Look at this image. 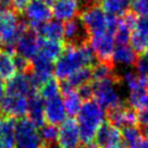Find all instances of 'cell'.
<instances>
[{"label":"cell","instance_id":"6","mask_svg":"<svg viewBox=\"0 0 148 148\" xmlns=\"http://www.w3.org/2000/svg\"><path fill=\"white\" fill-rule=\"evenodd\" d=\"M42 38L32 28L27 27L20 35L14 49L16 55L28 61H32L39 52Z\"/></svg>","mask_w":148,"mask_h":148},{"label":"cell","instance_id":"9","mask_svg":"<svg viewBox=\"0 0 148 148\" xmlns=\"http://www.w3.org/2000/svg\"><path fill=\"white\" fill-rule=\"evenodd\" d=\"M24 14L27 20L28 27L32 28L33 31L36 32L38 28L42 26V24L50 21V18L52 15L51 9L49 5L40 2L38 0H33L31 1L26 8L24 9Z\"/></svg>","mask_w":148,"mask_h":148},{"label":"cell","instance_id":"38","mask_svg":"<svg viewBox=\"0 0 148 148\" xmlns=\"http://www.w3.org/2000/svg\"><path fill=\"white\" fill-rule=\"evenodd\" d=\"M130 148H148V137L147 136L142 137L137 143Z\"/></svg>","mask_w":148,"mask_h":148},{"label":"cell","instance_id":"4","mask_svg":"<svg viewBox=\"0 0 148 148\" xmlns=\"http://www.w3.org/2000/svg\"><path fill=\"white\" fill-rule=\"evenodd\" d=\"M90 84L92 88V97H95V101L103 109L110 111L124 106L118 90L119 77L116 76L103 81H92Z\"/></svg>","mask_w":148,"mask_h":148},{"label":"cell","instance_id":"35","mask_svg":"<svg viewBox=\"0 0 148 148\" xmlns=\"http://www.w3.org/2000/svg\"><path fill=\"white\" fill-rule=\"evenodd\" d=\"M136 68L137 72L142 74H147L148 75V49L143 53V56L139 58L136 62Z\"/></svg>","mask_w":148,"mask_h":148},{"label":"cell","instance_id":"41","mask_svg":"<svg viewBox=\"0 0 148 148\" xmlns=\"http://www.w3.org/2000/svg\"><path fill=\"white\" fill-rule=\"evenodd\" d=\"M38 1H40V2H44V3H46V5H52L53 2H55L56 0H38Z\"/></svg>","mask_w":148,"mask_h":148},{"label":"cell","instance_id":"11","mask_svg":"<svg viewBox=\"0 0 148 148\" xmlns=\"http://www.w3.org/2000/svg\"><path fill=\"white\" fill-rule=\"evenodd\" d=\"M37 88L34 86L28 73H18L8 81L5 85L7 95H15L28 98L36 94Z\"/></svg>","mask_w":148,"mask_h":148},{"label":"cell","instance_id":"19","mask_svg":"<svg viewBox=\"0 0 148 148\" xmlns=\"http://www.w3.org/2000/svg\"><path fill=\"white\" fill-rule=\"evenodd\" d=\"M40 38L53 42H62L64 38V24L58 20H50L36 31Z\"/></svg>","mask_w":148,"mask_h":148},{"label":"cell","instance_id":"29","mask_svg":"<svg viewBox=\"0 0 148 148\" xmlns=\"http://www.w3.org/2000/svg\"><path fill=\"white\" fill-rule=\"evenodd\" d=\"M61 86L59 82L53 77H50L39 87V96L44 100H48L57 96H60Z\"/></svg>","mask_w":148,"mask_h":148},{"label":"cell","instance_id":"30","mask_svg":"<svg viewBox=\"0 0 148 148\" xmlns=\"http://www.w3.org/2000/svg\"><path fill=\"white\" fill-rule=\"evenodd\" d=\"M127 101L133 109L138 111L148 109V92H130Z\"/></svg>","mask_w":148,"mask_h":148},{"label":"cell","instance_id":"13","mask_svg":"<svg viewBox=\"0 0 148 148\" xmlns=\"http://www.w3.org/2000/svg\"><path fill=\"white\" fill-rule=\"evenodd\" d=\"M130 42L136 53H144L148 49V16L136 18Z\"/></svg>","mask_w":148,"mask_h":148},{"label":"cell","instance_id":"22","mask_svg":"<svg viewBox=\"0 0 148 148\" xmlns=\"http://www.w3.org/2000/svg\"><path fill=\"white\" fill-rule=\"evenodd\" d=\"M137 55L135 50L129 45H118L116 46L111 61L112 63L121 65H135L137 62Z\"/></svg>","mask_w":148,"mask_h":148},{"label":"cell","instance_id":"32","mask_svg":"<svg viewBox=\"0 0 148 148\" xmlns=\"http://www.w3.org/2000/svg\"><path fill=\"white\" fill-rule=\"evenodd\" d=\"M121 133H122V139L124 142L125 146H129V147H132L142 138V131L137 129L136 126L125 127Z\"/></svg>","mask_w":148,"mask_h":148},{"label":"cell","instance_id":"26","mask_svg":"<svg viewBox=\"0 0 148 148\" xmlns=\"http://www.w3.org/2000/svg\"><path fill=\"white\" fill-rule=\"evenodd\" d=\"M92 79V69L90 68H84L81 69L73 74H71L68 79L64 81L63 87L72 88V89H79L85 84H88Z\"/></svg>","mask_w":148,"mask_h":148},{"label":"cell","instance_id":"7","mask_svg":"<svg viewBox=\"0 0 148 148\" xmlns=\"http://www.w3.org/2000/svg\"><path fill=\"white\" fill-rule=\"evenodd\" d=\"M89 47L100 62H109L116 48L114 35L111 33H102L89 36Z\"/></svg>","mask_w":148,"mask_h":148},{"label":"cell","instance_id":"12","mask_svg":"<svg viewBox=\"0 0 148 148\" xmlns=\"http://www.w3.org/2000/svg\"><path fill=\"white\" fill-rule=\"evenodd\" d=\"M59 148H79L81 136L77 122L73 119H68L61 124L58 131Z\"/></svg>","mask_w":148,"mask_h":148},{"label":"cell","instance_id":"39","mask_svg":"<svg viewBox=\"0 0 148 148\" xmlns=\"http://www.w3.org/2000/svg\"><path fill=\"white\" fill-rule=\"evenodd\" d=\"M12 7L11 0H0V8L5 10H10Z\"/></svg>","mask_w":148,"mask_h":148},{"label":"cell","instance_id":"15","mask_svg":"<svg viewBox=\"0 0 148 148\" xmlns=\"http://www.w3.org/2000/svg\"><path fill=\"white\" fill-rule=\"evenodd\" d=\"M108 119L109 123L118 129H125L137 124V113L133 108L125 106L110 110L108 113Z\"/></svg>","mask_w":148,"mask_h":148},{"label":"cell","instance_id":"42","mask_svg":"<svg viewBox=\"0 0 148 148\" xmlns=\"http://www.w3.org/2000/svg\"><path fill=\"white\" fill-rule=\"evenodd\" d=\"M45 148H55V147H53V146H46Z\"/></svg>","mask_w":148,"mask_h":148},{"label":"cell","instance_id":"25","mask_svg":"<svg viewBox=\"0 0 148 148\" xmlns=\"http://www.w3.org/2000/svg\"><path fill=\"white\" fill-rule=\"evenodd\" d=\"M131 2L132 0H102L100 5L108 15L123 16L131 7Z\"/></svg>","mask_w":148,"mask_h":148},{"label":"cell","instance_id":"43","mask_svg":"<svg viewBox=\"0 0 148 148\" xmlns=\"http://www.w3.org/2000/svg\"><path fill=\"white\" fill-rule=\"evenodd\" d=\"M0 122H1V116H0Z\"/></svg>","mask_w":148,"mask_h":148},{"label":"cell","instance_id":"28","mask_svg":"<svg viewBox=\"0 0 148 148\" xmlns=\"http://www.w3.org/2000/svg\"><path fill=\"white\" fill-rule=\"evenodd\" d=\"M112 77H116L112 61L99 62L94 65L92 70V79L94 81H103V79H112Z\"/></svg>","mask_w":148,"mask_h":148},{"label":"cell","instance_id":"40","mask_svg":"<svg viewBox=\"0 0 148 148\" xmlns=\"http://www.w3.org/2000/svg\"><path fill=\"white\" fill-rule=\"evenodd\" d=\"M5 84L3 82V79L0 77V100L5 97Z\"/></svg>","mask_w":148,"mask_h":148},{"label":"cell","instance_id":"18","mask_svg":"<svg viewBox=\"0 0 148 148\" xmlns=\"http://www.w3.org/2000/svg\"><path fill=\"white\" fill-rule=\"evenodd\" d=\"M87 32L81 21L72 20L64 24V38L68 45H79L87 42Z\"/></svg>","mask_w":148,"mask_h":148},{"label":"cell","instance_id":"33","mask_svg":"<svg viewBox=\"0 0 148 148\" xmlns=\"http://www.w3.org/2000/svg\"><path fill=\"white\" fill-rule=\"evenodd\" d=\"M131 8L134 14L139 16H148V0H132Z\"/></svg>","mask_w":148,"mask_h":148},{"label":"cell","instance_id":"36","mask_svg":"<svg viewBox=\"0 0 148 148\" xmlns=\"http://www.w3.org/2000/svg\"><path fill=\"white\" fill-rule=\"evenodd\" d=\"M15 13L13 10H5L0 8V32L2 31V28L5 27V25L8 23V21L10 20V18Z\"/></svg>","mask_w":148,"mask_h":148},{"label":"cell","instance_id":"10","mask_svg":"<svg viewBox=\"0 0 148 148\" xmlns=\"http://www.w3.org/2000/svg\"><path fill=\"white\" fill-rule=\"evenodd\" d=\"M28 98L15 95H5L0 100V112L8 118H23L27 114Z\"/></svg>","mask_w":148,"mask_h":148},{"label":"cell","instance_id":"27","mask_svg":"<svg viewBox=\"0 0 148 148\" xmlns=\"http://www.w3.org/2000/svg\"><path fill=\"white\" fill-rule=\"evenodd\" d=\"M16 74L13 55L7 50H0V77L2 79H12Z\"/></svg>","mask_w":148,"mask_h":148},{"label":"cell","instance_id":"14","mask_svg":"<svg viewBox=\"0 0 148 148\" xmlns=\"http://www.w3.org/2000/svg\"><path fill=\"white\" fill-rule=\"evenodd\" d=\"M79 11V0H56L52 3L51 12L55 20L69 22L76 18Z\"/></svg>","mask_w":148,"mask_h":148},{"label":"cell","instance_id":"2","mask_svg":"<svg viewBox=\"0 0 148 148\" xmlns=\"http://www.w3.org/2000/svg\"><path fill=\"white\" fill-rule=\"evenodd\" d=\"M106 112L95 100H85L81 110L77 113V125L79 136L84 146H89L94 143L98 130L105 123Z\"/></svg>","mask_w":148,"mask_h":148},{"label":"cell","instance_id":"3","mask_svg":"<svg viewBox=\"0 0 148 148\" xmlns=\"http://www.w3.org/2000/svg\"><path fill=\"white\" fill-rule=\"evenodd\" d=\"M79 21L89 36L102 33H111L114 35L119 18L108 15L101 7L92 5L87 7L81 13Z\"/></svg>","mask_w":148,"mask_h":148},{"label":"cell","instance_id":"17","mask_svg":"<svg viewBox=\"0 0 148 148\" xmlns=\"http://www.w3.org/2000/svg\"><path fill=\"white\" fill-rule=\"evenodd\" d=\"M27 114L28 120L34 125L39 127L45 125V102L38 94H34L28 97Z\"/></svg>","mask_w":148,"mask_h":148},{"label":"cell","instance_id":"23","mask_svg":"<svg viewBox=\"0 0 148 148\" xmlns=\"http://www.w3.org/2000/svg\"><path fill=\"white\" fill-rule=\"evenodd\" d=\"M61 90L63 92V103L66 111V114L75 116L79 113V111L82 108L83 99L79 96L77 89H72L68 87H61Z\"/></svg>","mask_w":148,"mask_h":148},{"label":"cell","instance_id":"8","mask_svg":"<svg viewBox=\"0 0 148 148\" xmlns=\"http://www.w3.org/2000/svg\"><path fill=\"white\" fill-rule=\"evenodd\" d=\"M94 144L97 148H126L121 131L109 122H105L99 127Z\"/></svg>","mask_w":148,"mask_h":148},{"label":"cell","instance_id":"1","mask_svg":"<svg viewBox=\"0 0 148 148\" xmlns=\"http://www.w3.org/2000/svg\"><path fill=\"white\" fill-rule=\"evenodd\" d=\"M95 62L96 57L87 42L79 45H66L56 62V76L58 79L65 81L74 72L92 65L94 66Z\"/></svg>","mask_w":148,"mask_h":148},{"label":"cell","instance_id":"37","mask_svg":"<svg viewBox=\"0 0 148 148\" xmlns=\"http://www.w3.org/2000/svg\"><path fill=\"white\" fill-rule=\"evenodd\" d=\"M11 2H12V7L15 11L23 12L26 5L31 2V0H11Z\"/></svg>","mask_w":148,"mask_h":148},{"label":"cell","instance_id":"5","mask_svg":"<svg viewBox=\"0 0 148 148\" xmlns=\"http://www.w3.org/2000/svg\"><path fill=\"white\" fill-rule=\"evenodd\" d=\"M39 131L28 119H21L15 123V148H42Z\"/></svg>","mask_w":148,"mask_h":148},{"label":"cell","instance_id":"21","mask_svg":"<svg viewBox=\"0 0 148 148\" xmlns=\"http://www.w3.org/2000/svg\"><path fill=\"white\" fill-rule=\"evenodd\" d=\"M15 121L5 118L0 122V148H15Z\"/></svg>","mask_w":148,"mask_h":148},{"label":"cell","instance_id":"34","mask_svg":"<svg viewBox=\"0 0 148 148\" xmlns=\"http://www.w3.org/2000/svg\"><path fill=\"white\" fill-rule=\"evenodd\" d=\"M137 123L142 127V132L148 137V109L139 111L137 113Z\"/></svg>","mask_w":148,"mask_h":148},{"label":"cell","instance_id":"16","mask_svg":"<svg viewBox=\"0 0 148 148\" xmlns=\"http://www.w3.org/2000/svg\"><path fill=\"white\" fill-rule=\"evenodd\" d=\"M45 120L51 125L62 124L66 120V111L60 96L45 100Z\"/></svg>","mask_w":148,"mask_h":148},{"label":"cell","instance_id":"24","mask_svg":"<svg viewBox=\"0 0 148 148\" xmlns=\"http://www.w3.org/2000/svg\"><path fill=\"white\" fill-rule=\"evenodd\" d=\"M63 50H64V46H63L62 42H53V40H47V39L42 38L38 55L55 62L62 55Z\"/></svg>","mask_w":148,"mask_h":148},{"label":"cell","instance_id":"20","mask_svg":"<svg viewBox=\"0 0 148 148\" xmlns=\"http://www.w3.org/2000/svg\"><path fill=\"white\" fill-rule=\"evenodd\" d=\"M123 83L130 92H148V75L127 71L122 76Z\"/></svg>","mask_w":148,"mask_h":148},{"label":"cell","instance_id":"31","mask_svg":"<svg viewBox=\"0 0 148 148\" xmlns=\"http://www.w3.org/2000/svg\"><path fill=\"white\" fill-rule=\"evenodd\" d=\"M58 131L59 129H57L56 125L51 124H45L40 127L39 134L46 146H53V144L58 139Z\"/></svg>","mask_w":148,"mask_h":148}]
</instances>
